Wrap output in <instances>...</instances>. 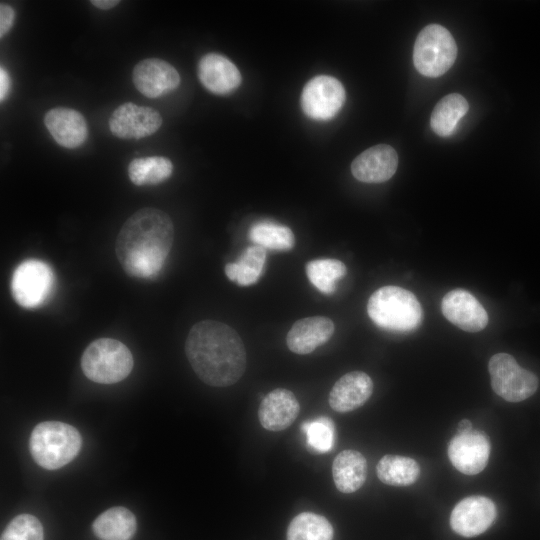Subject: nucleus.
<instances>
[{
  "instance_id": "nucleus-6",
  "label": "nucleus",
  "mask_w": 540,
  "mask_h": 540,
  "mask_svg": "<svg viewBox=\"0 0 540 540\" xmlns=\"http://www.w3.org/2000/svg\"><path fill=\"white\" fill-rule=\"evenodd\" d=\"M456 56L455 40L443 26L430 24L418 34L414 44L413 62L422 75H443L454 64Z\"/></svg>"
},
{
  "instance_id": "nucleus-2",
  "label": "nucleus",
  "mask_w": 540,
  "mask_h": 540,
  "mask_svg": "<svg viewBox=\"0 0 540 540\" xmlns=\"http://www.w3.org/2000/svg\"><path fill=\"white\" fill-rule=\"evenodd\" d=\"M185 353L198 378L213 387L235 384L246 369L243 341L223 322L203 320L193 325L185 342Z\"/></svg>"
},
{
  "instance_id": "nucleus-15",
  "label": "nucleus",
  "mask_w": 540,
  "mask_h": 540,
  "mask_svg": "<svg viewBox=\"0 0 540 540\" xmlns=\"http://www.w3.org/2000/svg\"><path fill=\"white\" fill-rule=\"evenodd\" d=\"M398 167L394 148L380 144L359 154L351 164L353 176L364 183H382L389 180Z\"/></svg>"
},
{
  "instance_id": "nucleus-10",
  "label": "nucleus",
  "mask_w": 540,
  "mask_h": 540,
  "mask_svg": "<svg viewBox=\"0 0 540 540\" xmlns=\"http://www.w3.org/2000/svg\"><path fill=\"white\" fill-rule=\"evenodd\" d=\"M108 124L111 133L118 138L141 139L158 131L162 117L152 107L126 102L113 111Z\"/></svg>"
},
{
  "instance_id": "nucleus-8",
  "label": "nucleus",
  "mask_w": 540,
  "mask_h": 540,
  "mask_svg": "<svg viewBox=\"0 0 540 540\" xmlns=\"http://www.w3.org/2000/svg\"><path fill=\"white\" fill-rule=\"evenodd\" d=\"M493 391L508 402H520L531 397L538 388L537 376L522 368L507 353L493 355L488 363Z\"/></svg>"
},
{
  "instance_id": "nucleus-27",
  "label": "nucleus",
  "mask_w": 540,
  "mask_h": 540,
  "mask_svg": "<svg viewBox=\"0 0 540 540\" xmlns=\"http://www.w3.org/2000/svg\"><path fill=\"white\" fill-rule=\"evenodd\" d=\"M331 523L322 515L302 512L295 516L287 529V540H333Z\"/></svg>"
},
{
  "instance_id": "nucleus-35",
  "label": "nucleus",
  "mask_w": 540,
  "mask_h": 540,
  "mask_svg": "<svg viewBox=\"0 0 540 540\" xmlns=\"http://www.w3.org/2000/svg\"><path fill=\"white\" fill-rule=\"evenodd\" d=\"M458 433H467L472 431V424L471 421L468 419H463L459 422L457 426Z\"/></svg>"
},
{
  "instance_id": "nucleus-9",
  "label": "nucleus",
  "mask_w": 540,
  "mask_h": 540,
  "mask_svg": "<svg viewBox=\"0 0 540 540\" xmlns=\"http://www.w3.org/2000/svg\"><path fill=\"white\" fill-rule=\"evenodd\" d=\"M342 83L331 76L319 75L309 80L301 94V108L304 114L317 121L334 118L345 102Z\"/></svg>"
},
{
  "instance_id": "nucleus-16",
  "label": "nucleus",
  "mask_w": 540,
  "mask_h": 540,
  "mask_svg": "<svg viewBox=\"0 0 540 540\" xmlns=\"http://www.w3.org/2000/svg\"><path fill=\"white\" fill-rule=\"evenodd\" d=\"M198 78L211 93L227 95L241 84V74L235 64L218 53H207L200 59L197 68Z\"/></svg>"
},
{
  "instance_id": "nucleus-7",
  "label": "nucleus",
  "mask_w": 540,
  "mask_h": 540,
  "mask_svg": "<svg viewBox=\"0 0 540 540\" xmlns=\"http://www.w3.org/2000/svg\"><path fill=\"white\" fill-rule=\"evenodd\" d=\"M54 283V272L49 264L39 259H26L12 273L11 295L19 306L35 309L50 297Z\"/></svg>"
},
{
  "instance_id": "nucleus-23",
  "label": "nucleus",
  "mask_w": 540,
  "mask_h": 540,
  "mask_svg": "<svg viewBox=\"0 0 540 540\" xmlns=\"http://www.w3.org/2000/svg\"><path fill=\"white\" fill-rule=\"evenodd\" d=\"M378 479L390 486H409L420 475V466L414 459L406 456L384 455L376 466Z\"/></svg>"
},
{
  "instance_id": "nucleus-12",
  "label": "nucleus",
  "mask_w": 540,
  "mask_h": 540,
  "mask_svg": "<svg viewBox=\"0 0 540 540\" xmlns=\"http://www.w3.org/2000/svg\"><path fill=\"white\" fill-rule=\"evenodd\" d=\"M447 453L452 465L458 471L466 475H475L487 465L490 443L488 437L481 432L458 433L449 442Z\"/></svg>"
},
{
  "instance_id": "nucleus-17",
  "label": "nucleus",
  "mask_w": 540,
  "mask_h": 540,
  "mask_svg": "<svg viewBox=\"0 0 540 540\" xmlns=\"http://www.w3.org/2000/svg\"><path fill=\"white\" fill-rule=\"evenodd\" d=\"M44 124L53 139L64 148H78L88 137L86 119L72 108L50 109L44 116Z\"/></svg>"
},
{
  "instance_id": "nucleus-11",
  "label": "nucleus",
  "mask_w": 540,
  "mask_h": 540,
  "mask_svg": "<svg viewBox=\"0 0 540 540\" xmlns=\"http://www.w3.org/2000/svg\"><path fill=\"white\" fill-rule=\"evenodd\" d=\"M497 515L494 502L485 496H469L452 510L450 525L454 532L464 537H474L485 532Z\"/></svg>"
},
{
  "instance_id": "nucleus-34",
  "label": "nucleus",
  "mask_w": 540,
  "mask_h": 540,
  "mask_svg": "<svg viewBox=\"0 0 540 540\" xmlns=\"http://www.w3.org/2000/svg\"><path fill=\"white\" fill-rule=\"evenodd\" d=\"M120 3L118 0H92L91 4L102 10H109Z\"/></svg>"
},
{
  "instance_id": "nucleus-26",
  "label": "nucleus",
  "mask_w": 540,
  "mask_h": 540,
  "mask_svg": "<svg viewBox=\"0 0 540 540\" xmlns=\"http://www.w3.org/2000/svg\"><path fill=\"white\" fill-rule=\"evenodd\" d=\"M172 172V162L162 156L135 158L128 166L129 178L137 186L160 184L166 181Z\"/></svg>"
},
{
  "instance_id": "nucleus-28",
  "label": "nucleus",
  "mask_w": 540,
  "mask_h": 540,
  "mask_svg": "<svg viewBox=\"0 0 540 540\" xmlns=\"http://www.w3.org/2000/svg\"><path fill=\"white\" fill-rule=\"evenodd\" d=\"M249 238L255 245L278 251L290 250L295 243L294 234L289 227L272 221L253 224L249 230Z\"/></svg>"
},
{
  "instance_id": "nucleus-31",
  "label": "nucleus",
  "mask_w": 540,
  "mask_h": 540,
  "mask_svg": "<svg viewBox=\"0 0 540 540\" xmlns=\"http://www.w3.org/2000/svg\"><path fill=\"white\" fill-rule=\"evenodd\" d=\"M0 540H44L42 524L31 514H20L8 523Z\"/></svg>"
},
{
  "instance_id": "nucleus-5",
  "label": "nucleus",
  "mask_w": 540,
  "mask_h": 540,
  "mask_svg": "<svg viewBox=\"0 0 540 540\" xmlns=\"http://www.w3.org/2000/svg\"><path fill=\"white\" fill-rule=\"evenodd\" d=\"M133 363L128 347L112 338L92 341L81 357L84 375L100 384H114L124 380L131 373Z\"/></svg>"
},
{
  "instance_id": "nucleus-29",
  "label": "nucleus",
  "mask_w": 540,
  "mask_h": 540,
  "mask_svg": "<svg viewBox=\"0 0 540 540\" xmlns=\"http://www.w3.org/2000/svg\"><path fill=\"white\" fill-rule=\"evenodd\" d=\"M347 268L337 259H315L306 264V274L311 284L324 294L335 291L336 281L345 276Z\"/></svg>"
},
{
  "instance_id": "nucleus-20",
  "label": "nucleus",
  "mask_w": 540,
  "mask_h": 540,
  "mask_svg": "<svg viewBox=\"0 0 540 540\" xmlns=\"http://www.w3.org/2000/svg\"><path fill=\"white\" fill-rule=\"evenodd\" d=\"M333 321L324 316L306 317L296 321L286 336L290 351L305 355L325 344L334 333Z\"/></svg>"
},
{
  "instance_id": "nucleus-22",
  "label": "nucleus",
  "mask_w": 540,
  "mask_h": 540,
  "mask_svg": "<svg viewBox=\"0 0 540 540\" xmlns=\"http://www.w3.org/2000/svg\"><path fill=\"white\" fill-rule=\"evenodd\" d=\"M136 528L135 515L122 506L104 511L92 524L93 532L100 540H131Z\"/></svg>"
},
{
  "instance_id": "nucleus-24",
  "label": "nucleus",
  "mask_w": 540,
  "mask_h": 540,
  "mask_svg": "<svg viewBox=\"0 0 540 540\" xmlns=\"http://www.w3.org/2000/svg\"><path fill=\"white\" fill-rule=\"evenodd\" d=\"M265 261V248L258 245H251L243 251L236 262L225 265V274L228 279L240 286H249L259 280Z\"/></svg>"
},
{
  "instance_id": "nucleus-3",
  "label": "nucleus",
  "mask_w": 540,
  "mask_h": 540,
  "mask_svg": "<svg viewBox=\"0 0 540 540\" xmlns=\"http://www.w3.org/2000/svg\"><path fill=\"white\" fill-rule=\"evenodd\" d=\"M367 313L378 327L395 332L415 330L423 318V310L416 296L393 285L383 286L370 296Z\"/></svg>"
},
{
  "instance_id": "nucleus-1",
  "label": "nucleus",
  "mask_w": 540,
  "mask_h": 540,
  "mask_svg": "<svg viewBox=\"0 0 540 540\" xmlns=\"http://www.w3.org/2000/svg\"><path fill=\"white\" fill-rule=\"evenodd\" d=\"M174 226L169 215L145 207L122 225L115 243L116 257L130 277L151 279L162 270L171 251Z\"/></svg>"
},
{
  "instance_id": "nucleus-33",
  "label": "nucleus",
  "mask_w": 540,
  "mask_h": 540,
  "mask_svg": "<svg viewBox=\"0 0 540 540\" xmlns=\"http://www.w3.org/2000/svg\"><path fill=\"white\" fill-rule=\"evenodd\" d=\"M11 88V79L7 70L1 66L0 68V100L3 102L8 96Z\"/></svg>"
},
{
  "instance_id": "nucleus-14",
  "label": "nucleus",
  "mask_w": 540,
  "mask_h": 540,
  "mask_svg": "<svg viewBox=\"0 0 540 540\" xmlns=\"http://www.w3.org/2000/svg\"><path fill=\"white\" fill-rule=\"evenodd\" d=\"M445 318L466 332H479L488 324V314L470 292L454 289L445 294L441 302Z\"/></svg>"
},
{
  "instance_id": "nucleus-25",
  "label": "nucleus",
  "mask_w": 540,
  "mask_h": 540,
  "mask_svg": "<svg viewBox=\"0 0 540 540\" xmlns=\"http://www.w3.org/2000/svg\"><path fill=\"white\" fill-rule=\"evenodd\" d=\"M468 109V102L460 94L452 93L443 97L432 111L430 118L431 128L439 136L447 137L451 135Z\"/></svg>"
},
{
  "instance_id": "nucleus-4",
  "label": "nucleus",
  "mask_w": 540,
  "mask_h": 540,
  "mask_svg": "<svg viewBox=\"0 0 540 540\" xmlns=\"http://www.w3.org/2000/svg\"><path fill=\"white\" fill-rule=\"evenodd\" d=\"M81 445L79 431L72 425L58 421L39 423L29 439V450L34 461L47 470H56L71 462Z\"/></svg>"
},
{
  "instance_id": "nucleus-19",
  "label": "nucleus",
  "mask_w": 540,
  "mask_h": 540,
  "mask_svg": "<svg viewBox=\"0 0 540 540\" xmlns=\"http://www.w3.org/2000/svg\"><path fill=\"white\" fill-rule=\"evenodd\" d=\"M373 392V381L362 371L344 374L329 393L330 407L339 413L351 412L364 405Z\"/></svg>"
},
{
  "instance_id": "nucleus-13",
  "label": "nucleus",
  "mask_w": 540,
  "mask_h": 540,
  "mask_svg": "<svg viewBox=\"0 0 540 540\" xmlns=\"http://www.w3.org/2000/svg\"><path fill=\"white\" fill-rule=\"evenodd\" d=\"M136 89L148 98H159L180 85L178 71L167 61L148 58L138 62L132 72Z\"/></svg>"
},
{
  "instance_id": "nucleus-30",
  "label": "nucleus",
  "mask_w": 540,
  "mask_h": 540,
  "mask_svg": "<svg viewBox=\"0 0 540 540\" xmlns=\"http://www.w3.org/2000/svg\"><path fill=\"white\" fill-rule=\"evenodd\" d=\"M306 435V441L311 450L316 453L330 451L335 441L334 423L329 417H318L305 421L301 426Z\"/></svg>"
},
{
  "instance_id": "nucleus-32",
  "label": "nucleus",
  "mask_w": 540,
  "mask_h": 540,
  "mask_svg": "<svg viewBox=\"0 0 540 540\" xmlns=\"http://www.w3.org/2000/svg\"><path fill=\"white\" fill-rule=\"evenodd\" d=\"M15 19L14 9L8 4L0 5V38H3L13 26Z\"/></svg>"
},
{
  "instance_id": "nucleus-21",
  "label": "nucleus",
  "mask_w": 540,
  "mask_h": 540,
  "mask_svg": "<svg viewBox=\"0 0 540 540\" xmlns=\"http://www.w3.org/2000/svg\"><path fill=\"white\" fill-rule=\"evenodd\" d=\"M332 477L338 491L350 494L362 487L367 477V461L359 451L346 449L333 460Z\"/></svg>"
},
{
  "instance_id": "nucleus-18",
  "label": "nucleus",
  "mask_w": 540,
  "mask_h": 540,
  "mask_svg": "<svg viewBox=\"0 0 540 540\" xmlns=\"http://www.w3.org/2000/svg\"><path fill=\"white\" fill-rule=\"evenodd\" d=\"M299 412L300 404L294 393L285 388H277L261 401L258 419L264 429L277 432L287 429Z\"/></svg>"
}]
</instances>
